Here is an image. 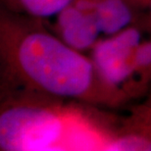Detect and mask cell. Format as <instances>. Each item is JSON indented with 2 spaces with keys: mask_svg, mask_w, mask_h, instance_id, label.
<instances>
[{
  "mask_svg": "<svg viewBox=\"0 0 151 151\" xmlns=\"http://www.w3.org/2000/svg\"><path fill=\"white\" fill-rule=\"evenodd\" d=\"M27 89L105 109L132 100L105 81L91 58L70 46L42 19L0 8V91Z\"/></svg>",
  "mask_w": 151,
  "mask_h": 151,
  "instance_id": "cell-1",
  "label": "cell"
},
{
  "mask_svg": "<svg viewBox=\"0 0 151 151\" xmlns=\"http://www.w3.org/2000/svg\"><path fill=\"white\" fill-rule=\"evenodd\" d=\"M119 117L27 89L0 91V150H111Z\"/></svg>",
  "mask_w": 151,
  "mask_h": 151,
  "instance_id": "cell-2",
  "label": "cell"
},
{
  "mask_svg": "<svg viewBox=\"0 0 151 151\" xmlns=\"http://www.w3.org/2000/svg\"><path fill=\"white\" fill-rule=\"evenodd\" d=\"M145 32H147L141 21L106 38L99 39L91 48L90 58L101 77L124 90L131 99L129 90L135 51Z\"/></svg>",
  "mask_w": 151,
  "mask_h": 151,
  "instance_id": "cell-3",
  "label": "cell"
},
{
  "mask_svg": "<svg viewBox=\"0 0 151 151\" xmlns=\"http://www.w3.org/2000/svg\"><path fill=\"white\" fill-rule=\"evenodd\" d=\"M55 34L83 52L91 49L101 32L93 0H78L56 16Z\"/></svg>",
  "mask_w": 151,
  "mask_h": 151,
  "instance_id": "cell-4",
  "label": "cell"
},
{
  "mask_svg": "<svg viewBox=\"0 0 151 151\" xmlns=\"http://www.w3.org/2000/svg\"><path fill=\"white\" fill-rule=\"evenodd\" d=\"M111 150L151 151V89L119 117Z\"/></svg>",
  "mask_w": 151,
  "mask_h": 151,
  "instance_id": "cell-5",
  "label": "cell"
},
{
  "mask_svg": "<svg viewBox=\"0 0 151 151\" xmlns=\"http://www.w3.org/2000/svg\"><path fill=\"white\" fill-rule=\"evenodd\" d=\"M151 89V35L143 38L135 51L134 76L131 86L132 99L143 97Z\"/></svg>",
  "mask_w": 151,
  "mask_h": 151,
  "instance_id": "cell-6",
  "label": "cell"
},
{
  "mask_svg": "<svg viewBox=\"0 0 151 151\" xmlns=\"http://www.w3.org/2000/svg\"><path fill=\"white\" fill-rule=\"evenodd\" d=\"M76 1L78 0H1V7L17 14L44 20L57 16Z\"/></svg>",
  "mask_w": 151,
  "mask_h": 151,
  "instance_id": "cell-7",
  "label": "cell"
},
{
  "mask_svg": "<svg viewBox=\"0 0 151 151\" xmlns=\"http://www.w3.org/2000/svg\"><path fill=\"white\" fill-rule=\"evenodd\" d=\"M142 23L147 34L151 35V0H146V10L144 13Z\"/></svg>",
  "mask_w": 151,
  "mask_h": 151,
  "instance_id": "cell-8",
  "label": "cell"
}]
</instances>
